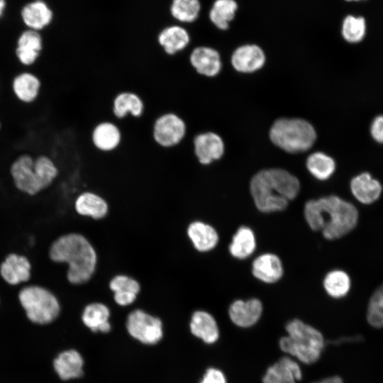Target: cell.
Returning <instances> with one entry per match:
<instances>
[{"mask_svg":"<svg viewBox=\"0 0 383 383\" xmlns=\"http://www.w3.org/2000/svg\"><path fill=\"white\" fill-rule=\"evenodd\" d=\"M304 213L309 226L315 231H321L328 240L338 239L347 235L358 221L356 207L335 195L308 201Z\"/></svg>","mask_w":383,"mask_h":383,"instance_id":"obj_1","label":"cell"},{"mask_svg":"<svg viewBox=\"0 0 383 383\" xmlns=\"http://www.w3.org/2000/svg\"><path fill=\"white\" fill-rule=\"evenodd\" d=\"M300 190L299 179L281 168L262 170L250 182V192L257 209L264 213L283 211Z\"/></svg>","mask_w":383,"mask_h":383,"instance_id":"obj_2","label":"cell"},{"mask_svg":"<svg viewBox=\"0 0 383 383\" xmlns=\"http://www.w3.org/2000/svg\"><path fill=\"white\" fill-rule=\"evenodd\" d=\"M50 258L68 265L67 277L73 284L88 282L97 263L96 252L89 241L79 233H69L58 238L49 250Z\"/></svg>","mask_w":383,"mask_h":383,"instance_id":"obj_3","label":"cell"},{"mask_svg":"<svg viewBox=\"0 0 383 383\" xmlns=\"http://www.w3.org/2000/svg\"><path fill=\"white\" fill-rule=\"evenodd\" d=\"M288 335L280 338L279 345L281 350L295 356L305 364L316 362L324 348V339L315 328L294 319L286 326Z\"/></svg>","mask_w":383,"mask_h":383,"instance_id":"obj_4","label":"cell"},{"mask_svg":"<svg viewBox=\"0 0 383 383\" xmlns=\"http://www.w3.org/2000/svg\"><path fill=\"white\" fill-rule=\"evenodd\" d=\"M271 141L280 149L298 153L309 150L316 140V132L307 121L281 118L276 120L269 133Z\"/></svg>","mask_w":383,"mask_h":383,"instance_id":"obj_5","label":"cell"},{"mask_svg":"<svg viewBox=\"0 0 383 383\" xmlns=\"http://www.w3.org/2000/svg\"><path fill=\"white\" fill-rule=\"evenodd\" d=\"M19 303L28 320L33 324L45 326L58 317L60 305L49 290L38 286H29L18 294Z\"/></svg>","mask_w":383,"mask_h":383,"instance_id":"obj_6","label":"cell"},{"mask_svg":"<svg viewBox=\"0 0 383 383\" xmlns=\"http://www.w3.org/2000/svg\"><path fill=\"white\" fill-rule=\"evenodd\" d=\"M185 119L176 111H167L159 114L153 121L151 137L159 148L170 150L179 146L187 134Z\"/></svg>","mask_w":383,"mask_h":383,"instance_id":"obj_7","label":"cell"},{"mask_svg":"<svg viewBox=\"0 0 383 383\" xmlns=\"http://www.w3.org/2000/svg\"><path fill=\"white\" fill-rule=\"evenodd\" d=\"M126 328L133 338L144 344H155L163 336L161 320L140 309H135L129 313Z\"/></svg>","mask_w":383,"mask_h":383,"instance_id":"obj_8","label":"cell"},{"mask_svg":"<svg viewBox=\"0 0 383 383\" xmlns=\"http://www.w3.org/2000/svg\"><path fill=\"white\" fill-rule=\"evenodd\" d=\"M93 147L102 153H111L119 149L123 135L121 127L111 120H102L91 128L90 134Z\"/></svg>","mask_w":383,"mask_h":383,"instance_id":"obj_9","label":"cell"},{"mask_svg":"<svg viewBox=\"0 0 383 383\" xmlns=\"http://www.w3.org/2000/svg\"><path fill=\"white\" fill-rule=\"evenodd\" d=\"M11 174L16 187L24 193L34 195L43 189L34 168V159L29 155H22L14 160Z\"/></svg>","mask_w":383,"mask_h":383,"instance_id":"obj_10","label":"cell"},{"mask_svg":"<svg viewBox=\"0 0 383 383\" xmlns=\"http://www.w3.org/2000/svg\"><path fill=\"white\" fill-rule=\"evenodd\" d=\"M193 151L198 162L209 165L222 157L225 145L216 133L206 131L196 134L193 138Z\"/></svg>","mask_w":383,"mask_h":383,"instance_id":"obj_11","label":"cell"},{"mask_svg":"<svg viewBox=\"0 0 383 383\" xmlns=\"http://www.w3.org/2000/svg\"><path fill=\"white\" fill-rule=\"evenodd\" d=\"M111 113L118 120L131 116L141 118L145 112V102L140 94L133 90H122L116 93L111 105Z\"/></svg>","mask_w":383,"mask_h":383,"instance_id":"obj_12","label":"cell"},{"mask_svg":"<svg viewBox=\"0 0 383 383\" xmlns=\"http://www.w3.org/2000/svg\"><path fill=\"white\" fill-rule=\"evenodd\" d=\"M189 62L198 74L206 77L217 76L222 68L219 52L208 46L194 48L189 54Z\"/></svg>","mask_w":383,"mask_h":383,"instance_id":"obj_13","label":"cell"},{"mask_svg":"<svg viewBox=\"0 0 383 383\" xmlns=\"http://www.w3.org/2000/svg\"><path fill=\"white\" fill-rule=\"evenodd\" d=\"M83 366V357L74 349L60 352L52 361V370L62 381H70L82 377Z\"/></svg>","mask_w":383,"mask_h":383,"instance_id":"obj_14","label":"cell"},{"mask_svg":"<svg viewBox=\"0 0 383 383\" xmlns=\"http://www.w3.org/2000/svg\"><path fill=\"white\" fill-rule=\"evenodd\" d=\"M233 68L242 73H251L261 69L265 62V55L257 45L246 44L237 48L232 54Z\"/></svg>","mask_w":383,"mask_h":383,"instance_id":"obj_15","label":"cell"},{"mask_svg":"<svg viewBox=\"0 0 383 383\" xmlns=\"http://www.w3.org/2000/svg\"><path fill=\"white\" fill-rule=\"evenodd\" d=\"M350 187L354 197L366 205L378 200L383 189L381 182L367 172H361L353 177Z\"/></svg>","mask_w":383,"mask_h":383,"instance_id":"obj_16","label":"cell"},{"mask_svg":"<svg viewBox=\"0 0 383 383\" xmlns=\"http://www.w3.org/2000/svg\"><path fill=\"white\" fill-rule=\"evenodd\" d=\"M262 312V304L257 299L247 301L236 300L228 309L232 322L240 327H250L260 319Z\"/></svg>","mask_w":383,"mask_h":383,"instance_id":"obj_17","label":"cell"},{"mask_svg":"<svg viewBox=\"0 0 383 383\" xmlns=\"http://www.w3.org/2000/svg\"><path fill=\"white\" fill-rule=\"evenodd\" d=\"M30 269V263L26 257L12 253L1 264L0 274L8 284L16 285L29 279Z\"/></svg>","mask_w":383,"mask_h":383,"instance_id":"obj_18","label":"cell"},{"mask_svg":"<svg viewBox=\"0 0 383 383\" xmlns=\"http://www.w3.org/2000/svg\"><path fill=\"white\" fill-rule=\"evenodd\" d=\"M283 266L279 257L272 253H264L256 257L252 264V273L265 283H274L283 275Z\"/></svg>","mask_w":383,"mask_h":383,"instance_id":"obj_19","label":"cell"},{"mask_svg":"<svg viewBox=\"0 0 383 383\" xmlns=\"http://www.w3.org/2000/svg\"><path fill=\"white\" fill-rule=\"evenodd\" d=\"M157 43L163 52L174 56L183 51L190 43L188 31L180 26H170L162 29L157 35Z\"/></svg>","mask_w":383,"mask_h":383,"instance_id":"obj_20","label":"cell"},{"mask_svg":"<svg viewBox=\"0 0 383 383\" xmlns=\"http://www.w3.org/2000/svg\"><path fill=\"white\" fill-rule=\"evenodd\" d=\"M299 365L288 357H282L269 367L262 377L263 383H295L301 379Z\"/></svg>","mask_w":383,"mask_h":383,"instance_id":"obj_21","label":"cell"},{"mask_svg":"<svg viewBox=\"0 0 383 383\" xmlns=\"http://www.w3.org/2000/svg\"><path fill=\"white\" fill-rule=\"evenodd\" d=\"M109 288L113 292L115 302L122 306L133 304L140 291L139 282L124 274L113 277L109 282Z\"/></svg>","mask_w":383,"mask_h":383,"instance_id":"obj_22","label":"cell"},{"mask_svg":"<svg viewBox=\"0 0 383 383\" xmlns=\"http://www.w3.org/2000/svg\"><path fill=\"white\" fill-rule=\"evenodd\" d=\"M187 235L194 248L199 252H209L218 242V235L211 226L201 221H194L187 228Z\"/></svg>","mask_w":383,"mask_h":383,"instance_id":"obj_23","label":"cell"},{"mask_svg":"<svg viewBox=\"0 0 383 383\" xmlns=\"http://www.w3.org/2000/svg\"><path fill=\"white\" fill-rule=\"evenodd\" d=\"M189 328L194 336L208 344L215 343L219 336L215 318L204 311H196L192 314Z\"/></svg>","mask_w":383,"mask_h":383,"instance_id":"obj_24","label":"cell"},{"mask_svg":"<svg viewBox=\"0 0 383 383\" xmlns=\"http://www.w3.org/2000/svg\"><path fill=\"white\" fill-rule=\"evenodd\" d=\"M76 211L82 216L94 219H101L108 213L109 206L106 200L91 192L80 194L74 202Z\"/></svg>","mask_w":383,"mask_h":383,"instance_id":"obj_25","label":"cell"},{"mask_svg":"<svg viewBox=\"0 0 383 383\" xmlns=\"http://www.w3.org/2000/svg\"><path fill=\"white\" fill-rule=\"evenodd\" d=\"M42 49V39L33 30L23 32L19 37L16 48V55L24 65H31L38 59Z\"/></svg>","mask_w":383,"mask_h":383,"instance_id":"obj_26","label":"cell"},{"mask_svg":"<svg viewBox=\"0 0 383 383\" xmlns=\"http://www.w3.org/2000/svg\"><path fill=\"white\" fill-rule=\"evenodd\" d=\"M110 311L102 303H91L88 304L82 314L83 323L93 332L108 333L111 330L109 321Z\"/></svg>","mask_w":383,"mask_h":383,"instance_id":"obj_27","label":"cell"},{"mask_svg":"<svg viewBox=\"0 0 383 383\" xmlns=\"http://www.w3.org/2000/svg\"><path fill=\"white\" fill-rule=\"evenodd\" d=\"M24 23L32 30H40L48 25L52 13L47 4L42 1H35L27 4L22 10Z\"/></svg>","mask_w":383,"mask_h":383,"instance_id":"obj_28","label":"cell"},{"mask_svg":"<svg viewBox=\"0 0 383 383\" xmlns=\"http://www.w3.org/2000/svg\"><path fill=\"white\" fill-rule=\"evenodd\" d=\"M40 88L39 79L30 72H22L13 80L12 89L16 96L24 103H30L38 96Z\"/></svg>","mask_w":383,"mask_h":383,"instance_id":"obj_29","label":"cell"},{"mask_svg":"<svg viewBox=\"0 0 383 383\" xmlns=\"http://www.w3.org/2000/svg\"><path fill=\"white\" fill-rule=\"evenodd\" d=\"M256 248L255 236L251 228L240 227L232 238L229 245L231 255L238 259H245L251 255Z\"/></svg>","mask_w":383,"mask_h":383,"instance_id":"obj_30","label":"cell"},{"mask_svg":"<svg viewBox=\"0 0 383 383\" xmlns=\"http://www.w3.org/2000/svg\"><path fill=\"white\" fill-rule=\"evenodd\" d=\"M306 164L309 172L319 180L329 179L336 168L334 159L323 152H315L309 155Z\"/></svg>","mask_w":383,"mask_h":383,"instance_id":"obj_31","label":"cell"},{"mask_svg":"<svg viewBox=\"0 0 383 383\" xmlns=\"http://www.w3.org/2000/svg\"><path fill=\"white\" fill-rule=\"evenodd\" d=\"M238 9L235 0H216L210 10L209 18L218 28L226 30Z\"/></svg>","mask_w":383,"mask_h":383,"instance_id":"obj_32","label":"cell"},{"mask_svg":"<svg viewBox=\"0 0 383 383\" xmlns=\"http://www.w3.org/2000/svg\"><path fill=\"white\" fill-rule=\"evenodd\" d=\"M351 286L349 275L343 270L329 272L323 279V287L327 294L333 298H341L349 292Z\"/></svg>","mask_w":383,"mask_h":383,"instance_id":"obj_33","label":"cell"},{"mask_svg":"<svg viewBox=\"0 0 383 383\" xmlns=\"http://www.w3.org/2000/svg\"><path fill=\"white\" fill-rule=\"evenodd\" d=\"M200 9L199 0H172L170 13L182 23H192L198 18Z\"/></svg>","mask_w":383,"mask_h":383,"instance_id":"obj_34","label":"cell"},{"mask_svg":"<svg viewBox=\"0 0 383 383\" xmlns=\"http://www.w3.org/2000/svg\"><path fill=\"white\" fill-rule=\"evenodd\" d=\"M366 33L365 20L362 16H347L342 24L343 38L350 43H357L365 38Z\"/></svg>","mask_w":383,"mask_h":383,"instance_id":"obj_35","label":"cell"},{"mask_svg":"<svg viewBox=\"0 0 383 383\" xmlns=\"http://www.w3.org/2000/svg\"><path fill=\"white\" fill-rule=\"evenodd\" d=\"M34 168L43 189L50 186L58 174L56 165L46 155H40L34 159Z\"/></svg>","mask_w":383,"mask_h":383,"instance_id":"obj_36","label":"cell"},{"mask_svg":"<svg viewBox=\"0 0 383 383\" xmlns=\"http://www.w3.org/2000/svg\"><path fill=\"white\" fill-rule=\"evenodd\" d=\"M367 320L374 328H383V284L375 289L369 300Z\"/></svg>","mask_w":383,"mask_h":383,"instance_id":"obj_37","label":"cell"},{"mask_svg":"<svg viewBox=\"0 0 383 383\" xmlns=\"http://www.w3.org/2000/svg\"><path fill=\"white\" fill-rule=\"evenodd\" d=\"M369 131L372 140L377 143L383 145V113L374 117Z\"/></svg>","mask_w":383,"mask_h":383,"instance_id":"obj_38","label":"cell"},{"mask_svg":"<svg viewBox=\"0 0 383 383\" xmlns=\"http://www.w3.org/2000/svg\"><path fill=\"white\" fill-rule=\"evenodd\" d=\"M199 383H227L223 373L216 368H209Z\"/></svg>","mask_w":383,"mask_h":383,"instance_id":"obj_39","label":"cell"},{"mask_svg":"<svg viewBox=\"0 0 383 383\" xmlns=\"http://www.w3.org/2000/svg\"><path fill=\"white\" fill-rule=\"evenodd\" d=\"M313 383H343L341 377L338 376H333L331 377H327L324 379H322L317 382Z\"/></svg>","mask_w":383,"mask_h":383,"instance_id":"obj_40","label":"cell"},{"mask_svg":"<svg viewBox=\"0 0 383 383\" xmlns=\"http://www.w3.org/2000/svg\"><path fill=\"white\" fill-rule=\"evenodd\" d=\"M5 5H6L5 0H0V16L3 13V11L5 8Z\"/></svg>","mask_w":383,"mask_h":383,"instance_id":"obj_41","label":"cell"},{"mask_svg":"<svg viewBox=\"0 0 383 383\" xmlns=\"http://www.w3.org/2000/svg\"><path fill=\"white\" fill-rule=\"evenodd\" d=\"M348 1H360V0H346Z\"/></svg>","mask_w":383,"mask_h":383,"instance_id":"obj_42","label":"cell"},{"mask_svg":"<svg viewBox=\"0 0 383 383\" xmlns=\"http://www.w3.org/2000/svg\"><path fill=\"white\" fill-rule=\"evenodd\" d=\"M0 128H1V126H0Z\"/></svg>","mask_w":383,"mask_h":383,"instance_id":"obj_43","label":"cell"}]
</instances>
